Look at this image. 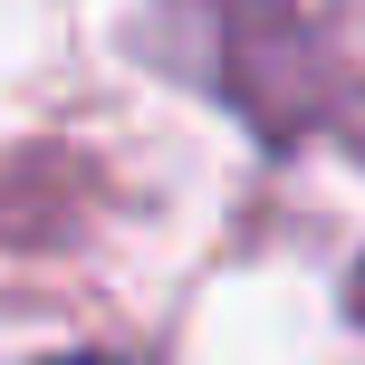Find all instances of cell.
Listing matches in <instances>:
<instances>
[{
	"label": "cell",
	"mask_w": 365,
	"mask_h": 365,
	"mask_svg": "<svg viewBox=\"0 0 365 365\" xmlns=\"http://www.w3.org/2000/svg\"><path fill=\"white\" fill-rule=\"evenodd\" d=\"M77 365H106V356H77Z\"/></svg>",
	"instance_id": "obj_1"
},
{
	"label": "cell",
	"mask_w": 365,
	"mask_h": 365,
	"mask_svg": "<svg viewBox=\"0 0 365 365\" xmlns=\"http://www.w3.org/2000/svg\"><path fill=\"white\" fill-rule=\"evenodd\" d=\"M356 289H365V279H356Z\"/></svg>",
	"instance_id": "obj_2"
}]
</instances>
